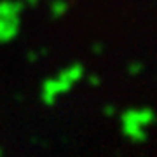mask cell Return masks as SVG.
I'll return each mask as SVG.
<instances>
[{
    "instance_id": "obj_1",
    "label": "cell",
    "mask_w": 157,
    "mask_h": 157,
    "mask_svg": "<svg viewBox=\"0 0 157 157\" xmlns=\"http://www.w3.org/2000/svg\"><path fill=\"white\" fill-rule=\"evenodd\" d=\"M86 77V67L82 63H70L54 75L44 78L40 84V101L45 107H54L61 96L68 94Z\"/></svg>"
},
{
    "instance_id": "obj_2",
    "label": "cell",
    "mask_w": 157,
    "mask_h": 157,
    "mask_svg": "<svg viewBox=\"0 0 157 157\" xmlns=\"http://www.w3.org/2000/svg\"><path fill=\"white\" fill-rule=\"evenodd\" d=\"M155 122V112L150 107H129L119 115L121 133L131 143H145L148 129Z\"/></svg>"
},
{
    "instance_id": "obj_3",
    "label": "cell",
    "mask_w": 157,
    "mask_h": 157,
    "mask_svg": "<svg viewBox=\"0 0 157 157\" xmlns=\"http://www.w3.org/2000/svg\"><path fill=\"white\" fill-rule=\"evenodd\" d=\"M23 0H0V44H11L21 32Z\"/></svg>"
},
{
    "instance_id": "obj_4",
    "label": "cell",
    "mask_w": 157,
    "mask_h": 157,
    "mask_svg": "<svg viewBox=\"0 0 157 157\" xmlns=\"http://www.w3.org/2000/svg\"><path fill=\"white\" fill-rule=\"evenodd\" d=\"M70 11V2L68 0H51L49 2V14L52 19H61Z\"/></svg>"
},
{
    "instance_id": "obj_5",
    "label": "cell",
    "mask_w": 157,
    "mask_h": 157,
    "mask_svg": "<svg viewBox=\"0 0 157 157\" xmlns=\"http://www.w3.org/2000/svg\"><path fill=\"white\" fill-rule=\"evenodd\" d=\"M143 70H145V65L141 61H131L128 65V73L131 77H138L140 73H143Z\"/></svg>"
},
{
    "instance_id": "obj_6",
    "label": "cell",
    "mask_w": 157,
    "mask_h": 157,
    "mask_svg": "<svg viewBox=\"0 0 157 157\" xmlns=\"http://www.w3.org/2000/svg\"><path fill=\"white\" fill-rule=\"evenodd\" d=\"M101 112L105 117H115V113H117V108L113 107V105H105V108H101Z\"/></svg>"
},
{
    "instance_id": "obj_7",
    "label": "cell",
    "mask_w": 157,
    "mask_h": 157,
    "mask_svg": "<svg viewBox=\"0 0 157 157\" xmlns=\"http://www.w3.org/2000/svg\"><path fill=\"white\" fill-rule=\"evenodd\" d=\"M87 82H89L91 86H100L101 84V77L100 75H96V73H93V75H87Z\"/></svg>"
},
{
    "instance_id": "obj_8",
    "label": "cell",
    "mask_w": 157,
    "mask_h": 157,
    "mask_svg": "<svg viewBox=\"0 0 157 157\" xmlns=\"http://www.w3.org/2000/svg\"><path fill=\"white\" fill-rule=\"evenodd\" d=\"M25 2V6H37L40 0H23Z\"/></svg>"
},
{
    "instance_id": "obj_9",
    "label": "cell",
    "mask_w": 157,
    "mask_h": 157,
    "mask_svg": "<svg viewBox=\"0 0 157 157\" xmlns=\"http://www.w3.org/2000/svg\"><path fill=\"white\" fill-rule=\"evenodd\" d=\"M0 157H4V148L0 147Z\"/></svg>"
}]
</instances>
